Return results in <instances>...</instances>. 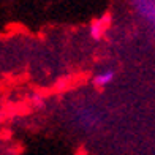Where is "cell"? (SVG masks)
Instances as JSON below:
<instances>
[{"instance_id": "cell-1", "label": "cell", "mask_w": 155, "mask_h": 155, "mask_svg": "<svg viewBox=\"0 0 155 155\" xmlns=\"http://www.w3.org/2000/svg\"><path fill=\"white\" fill-rule=\"evenodd\" d=\"M133 10L143 18L152 29H155V0H136L133 2Z\"/></svg>"}, {"instance_id": "cell-2", "label": "cell", "mask_w": 155, "mask_h": 155, "mask_svg": "<svg viewBox=\"0 0 155 155\" xmlns=\"http://www.w3.org/2000/svg\"><path fill=\"white\" fill-rule=\"evenodd\" d=\"M108 24H109V15H103L101 18L92 21V24H90V37L95 40H100L103 37L104 30H106Z\"/></svg>"}, {"instance_id": "cell-3", "label": "cell", "mask_w": 155, "mask_h": 155, "mask_svg": "<svg viewBox=\"0 0 155 155\" xmlns=\"http://www.w3.org/2000/svg\"><path fill=\"white\" fill-rule=\"evenodd\" d=\"M116 78V71L114 70H103V71H98L94 78H92V82L95 87H106L114 81Z\"/></svg>"}]
</instances>
